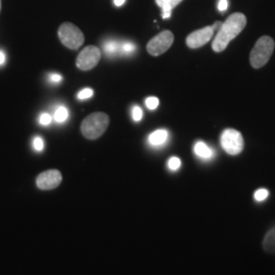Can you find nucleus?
I'll use <instances>...</instances> for the list:
<instances>
[{
	"label": "nucleus",
	"mask_w": 275,
	"mask_h": 275,
	"mask_svg": "<svg viewBox=\"0 0 275 275\" xmlns=\"http://www.w3.org/2000/svg\"><path fill=\"white\" fill-rule=\"evenodd\" d=\"M221 26H222V23H221V22H216V23L212 26V28H213V30L215 31V30H217V29L219 30V29L221 28Z\"/></svg>",
	"instance_id": "obj_27"
},
{
	"label": "nucleus",
	"mask_w": 275,
	"mask_h": 275,
	"mask_svg": "<svg viewBox=\"0 0 275 275\" xmlns=\"http://www.w3.org/2000/svg\"><path fill=\"white\" fill-rule=\"evenodd\" d=\"M0 9H2V0H0Z\"/></svg>",
	"instance_id": "obj_29"
},
{
	"label": "nucleus",
	"mask_w": 275,
	"mask_h": 275,
	"mask_svg": "<svg viewBox=\"0 0 275 275\" xmlns=\"http://www.w3.org/2000/svg\"><path fill=\"white\" fill-rule=\"evenodd\" d=\"M109 126V117L103 112H95L84 119L81 126L82 134L89 140L101 137Z\"/></svg>",
	"instance_id": "obj_2"
},
{
	"label": "nucleus",
	"mask_w": 275,
	"mask_h": 275,
	"mask_svg": "<svg viewBox=\"0 0 275 275\" xmlns=\"http://www.w3.org/2000/svg\"><path fill=\"white\" fill-rule=\"evenodd\" d=\"M6 63V54L5 52L0 51V66H3Z\"/></svg>",
	"instance_id": "obj_26"
},
{
	"label": "nucleus",
	"mask_w": 275,
	"mask_h": 275,
	"mask_svg": "<svg viewBox=\"0 0 275 275\" xmlns=\"http://www.w3.org/2000/svg\"><path fill=\"white\" fill-rule=\"evenodd\" d=\"M156 5L162 11V18L169 19L171 17V12L176 8L182 0H155Z\"/></svg>",
	"instance_id": "obj_10"
},
{
	"label": "nucleus",
	"mask_w": 275,
	"mask_h": 275,
	"mask_svg": "<svg viewBox=\"0 0 275 275\" xmlns=\"http://www.w3.org/2000/svg\"><path fill=\"white\" fill-rule=\"evenodd\" d=\"M62 80H63V77H62V76H59V75L54 74V75H52V76H51V81H52V82L59 83Z\"/></svg>",
	"instance_id": "obj_25"
},
{
	"label": "nucleus",
	"mask_w": 275,
	"mask_h": 275,
	"mask_svg": "<svg viewBox=\"0 0 275 275\" xmlns=\"http://www.w3.org/2000/svg\"><path fill=\"white\" fill-rule=\"evenodd\" d=\"M136 51V46L135 44H132V43H124L121 44V53H125V54H132Z\"/></svg>",
	"instance_id": "obj_18"
},
{
	"label": "nucleus",
	"mask_w": 275,
	"mask_h": 275,
	"mask_svg": "<svg viewBox=\"0 0 275 275\" xmlns=\"http://www.w3.org/2000/svg\"><path fill=\"white\" fill-rule=\"evenodd\" d=\"M268 195H269V192H268L267 190H265V189H260V190L256 191L254 197H255V200H256V201L262 202V201H264V200L268 197Z\"/></svg>",
	"instance_id": "obj_16"
},
{
	"label": "nucleus",
	"mask_w": 275,
	"mask_h": 275,
	"mask_svg": "<svg viewBox=\"0 0 275 275\" xmlns=\"http://www.w3.org/2000/svg\"><path fill=\"white\" fill-rule=\"evenodd\" d=\"M247 18L240 13L230 15L227 20L222 23L221 28L218 30L216 37L212 42V48L215 52H222L246 27Z\"/></svg>",
	"instance_id": "obj_1"
},
{
	"label": "nucleus",
	"mask_w": 275,
	"mask_h": 275,
	"mask_svg": "<svg viewBox=\"0 0 275 275\" xmlns=\"http://www.w3.org/2000/svg\"><path fill=\"white\" fill-rule=\"evenodd\" d=\"M63 180L62 173L56 169H50L40 173L36 178V185L40 190L48 191L57 188Z\"/></svg>",
	"instance_id": "obj_8"
},
{
	"label": "nucleus",
	"mask_w": 275,
	"mask_h": 275,
	"mask_svg": "<svg viewBox=\"0 0 275 275\" xmlns=\"http://www.w3.org/2000/svg\"><path fill=\"white\" fill-rule=\"evenodd\" d=\"M126 3V0H114V5L116 7H121Z\"/></svg>",
	"instance_id": "obj_28"
},
{
	"label": "nucleus",
	"mask_w": 275,
	"mask_h": 275,
	"mask_svg": "<svg viewBox=\"0 0 275 275\" xmlns=\"http://www.w3.org/2000/svg\"><path fill=\"white\" fill-rule=\"evenodd\" d=\"M158 105H159L158 98H156V97H149V98L146 99V106L149 109L154 110V109H156L158 107Z\"/></svg>",
	"instance_id": "obj_20"
},
{
	"label": "nucleus",
	"mask_w": 275,
	"mask_h": 275,
	"mask_svg": "<svg viewBox=\"0 0 275 275\" xmlns=\"http://www.w3.org/2000/svg\"><path fill=\"white\" fill-rule=\"evenodd\" d=\"M69 117V111L66 107L60 106L56 109L55 113H54V120L57 123H64L68 119Z\"/></svg>",
	"instance_id": "obj_15"
},
{
	"label": "nucleus",
	"mask_w": 275,
	"mask_h": 275,
	"mask_svg": "<svg viewBox=\"0 0 275 275\" xmlns=\"http://www.w3.org/2000/svg\"><path fill=\"white\" fill-rule=\"evenodd\" d=\"M220 143L223 150L229 155H237L243 149V138L239 132L227 129L223 131L220 138Z\"/></svg>",
	"instance_id": "obj_5"
},
{
	"label": "nucleus",
	"mask_w": 275,
	"mask_h": 275,
	"mask_svg": "<svg viewBox=\"0 0 275 275\" xmlns=\"http://www.w3.org/2000/svg\"><path fill=\"white\" fill-rule=\"evenodd\" d=\"M33 145H34L35 150L38 151V152H41V151L44 149V141L42 140L41 137H36V138L34 139Z\"/></svg>",
	"instance_id": "obj_21"
},
{
	"label": "nucleus",
	"mask_w": 275,
	"mask_h": 275,
	"mask_svg": "<svg viewBox=\"0 0 275 275\" xmlns=\"http://www.w3.org/2000/svg\"><path fill=\"white\" fill-rule=\"evenodd\" d=\"M104 51L107 55H115L121 53V44L117 41H108L104 44Z\"/></svg>",
	"instance_id": "obj_14"
},
{
	"label": "nucleus",
	"mask_w": 275,
	"mask_h": 275,
	"mask_svg": "<svg viewBox=\"0 0 275 275\" xmlns=\"http://www.w3.org/2000/svg\"><path fill=\"white\" fill-rule=\"evenodd\" d=\"M51 121H52V118L48 113H42L40 118H39V123L42 126H48V125L51 124Z\"/></svg>",
	"instance_id": "obj_23"
},
{
	"label": "nucleus",
	"mask_w": 275,
	"mask_h": 275,
	"mask_svg": "<svg viewBox=\"0 0 275 275\" xmlns=\"http://www.w3.org/2000/svg\"><path fill=\"white\" fill-rule=\"evenodd\" d=\"M58 38L66 47L73 50L80 48L85 41V37L82 31L71 23H65L59 27Z\"/></svg>",
	"instance_id": "obj_4"
},
{
	"label": "nucleus",
	"mask_w": 275,
	"mask_h": 275,
	"mask_svg": "<svg viewBox=\"0 0 275 275\" xmlns=\"http://www.w3.org/2000/svg\"><path fill=\"white\" fill-rule=\"evenodd\" d=\"M194 151H195V154L202 159H211L214 155L213 150L210 147H208L204 142L196 143L194 147Z\"/></svg>",
	"instance_id": "obj_12"
},
{
	"label": "nucleus",
	"mask_w": 275,
	"mask_h": 275,
	"mask_svg": "<svg viewBox=\"0 0 275 275\" xmlns=\"http://www.w3.org/2000/svg\"><path fill=\"white\" fill-rule=\"evenodd\" d=\"M173 40L174 36L170 31H163L148 42L147 51L153 56H159L171 47Z\"/></svg>",
	"instance_id": "obj_6"
},
{
	"label": "nucleus",
	"mask_w": 275,
	"mask_h": 275,
	"mask_svg": "<svg viewBox=\"0 0 275 275\" xmlns=\"http://www.w3.org/2000/svg\"><path fill=\"white\" fill-rule=\"evenodd\" d=\"M213 34H214V30L212 26L197 30L187 37V40H186L187 45L193 49L200 48L211 40V38L213 37Z\"/></svg>",
	"instance_id": "obj_9"
},
{
	"label": "nucleus",
	"mask_w": 275,
	"mask_h": 275,
	"mask_svg": "<svg viewBox=\"0 0 275 275\" xmlns=\"http://www.w3.org/2000/svg\"><path fill=\"white\" fill-rule=\"evenodd\" d=\"M180 159L177 158V157H171L169 160H168V167L170 170H177L179 167H180Z\"/></svg>",
	"instance_id": "obj_17"
},
{
	"label": "nucleus",
	"mask_w": 275,
	"mask_h": 275,
	"mask_svg": "<svg viewBox=\"0 0 275 275\" xmlns=\"http://www.w3.org/2000/svg\"><path fill=\"white\" fill-rule=\"evenodd\" d=\"M275 44L271 37L263 36L255 44L250 54V63L254 69L264 67L270 59Z\"/></svg>",
	"instance_id": "obj_3"
},
{
	"label": "nucleus",
	"mask_w": 275,
	"mask_h": 275,
	"mask_svg": "<svg viewBox=\"0 0 275 275\" xmlns=\"http://www.w3.org/2000/svg\"><path fill=\"white\" fill-rule=\"evenodd\" d=\"M143 117V111L139 106H135L133 108V118L135 121H140Z\"/></svg>",
	"instance_id": "obj_22"
},
{
	"label": "nucleus",
	"mask_w": 275,
	"mask_h": 275,
	"mask_svg": "<svg viewBox=\"0 0 275 275\" xmlns=\"http://www.w3.org/2000/svg\"><path fill=\"white\" fill-rule=\"evenodd\" d=\"M168 139V132L166 130H157L149 136V143L154 147L162 146Z\"/></svg>",
	"instance_id": "obj_11"
},
{
	"label": "nucleus",
	"mask_w": 275,
	"mask_h": 275,
	"mask_svg": "<svg viewBox=\"0 0 275 275\" xmlns=\"http://www.w3.org/2000/svg\"><path fill=\"white\" fill-rule=\"evenodd\" d=\"M218 10L220 12H224L228 8V0H219L218 2Z\"/></svg>",
	"instance_id": "obj_24"
},
{
	"label": "nucleus",
	"mask_w": 275,
	"mask_h": 275,
	"mask_svg": "<svg viewBox=\"0 0 275 275\" xmlns=\"http://www.w3.org/2000/svg\"><path fill=\"white\" fill-rule=\"evenodd\" d=\"M94 95V91L90 88H86L84 90H82L79 94H78V98L80 100H85V99H88V98H91L92 96Z\"/></svg>",
	"instance_id": "obj_19"
},
{
	"label": "nucleus",
	"mask_w": 275,
	"mask_h": 275,
	"mask_svg": "<svg viewBox=\"0 0 275 275\" xmlns=\"http://www.w3.org/2000/svg\"><path fill=\"white\" fill-rule=\"evenodd\" d=\"M264 250L269 253L275 252V228L271 229L265 236L264 242H263Z\"/></svg>",
	"instance_id": "obj_13"
},
{
	"label": "nucleus",
	"mask_w": 275,
	"mask_h": 275,
	"mask_svg": "<svg viewBox=\"0 0 275 275\" xmlns=\"http://www.w3.org/2000/svg\"><path fill=\"white\" fill-rule=\"evenodd\" d=\"M101 58V51L96 46H87L77 58V67L81 71H90L94 69Z\"/></svg>",
	"instance_id": "obj_7"
}]
</instances>
